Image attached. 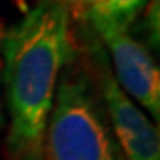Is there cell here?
Segmentation results:
<instances>
[{
  "mask_svg": "<svg viewBox=\"0 0 160 160\" xmlns=\"http://www.w3.org/2000/svg\"><path fill=\"white\" fill-rule=\"evenodd\" d=\"M69 18L62 0H38L4 36L7 148L16 160H43L59 78L73 59Z\"/></svg>",
  "mask_w": 160,
  "mask_h": 160,
  "instance_id": "6da1fadb",
  "label": "cell"
},
{
  "mask_svg": "<svg viewBox=\"0 0 160 160\" xmlns=\"http://www.w3.org/2000/svg\"><path fill=\"white\" fill-rule=\"evenodd\" d=\"M43 160H126L91 77L78 66L61 73L46 123Z\"/></svg>",
  "mask_w": 160,
  "mask_h": 160,
  "instance_id": "7a4b0ae2",
  "label": "cell"
},
{
  "mask_svg": "<svg viewBox=\"0 0 160 160\" xmlns=\"http://www.w3.org/2000/svg\"><path fill=\"white\" fill-rule=\"evenodd\" d=\"M98 92L116 141L126 160H160L158 130L142 109L119 87L109 64L98 61Z\"/></svg>",
  "mask_w": 160,
  "mask_h": 160,
  "instance_id": "3957f363",
  "label": "cell"
},
{
  "mask_svg": "<svg viewBox=\"0 0 160 160\" xmlns=\"http://www.w3.org/2000/svg\"><path fill=\"white\" fill-rule=\"evenodd\" d=\"M114 66V78L119 87L141 103L155 119L160 118V71L144 43L123 30L98 32Z\"/></svg>",
  "mask_w": 160,
  "mask_h": 160,
  "instance_id": "277c9868",
  "label": "cell"
},
{
  "mask_svg": "<svg viewBox=\"0 0 160 160\" xmlns=\"http://www.w3.org/2000/svg\"><path fill=\"white\" fill-rule=\"evenodd\" d=\"M148 0H96L82 16L94 32L123 30L128 32L142 14Z\"/></svg>",
  "mask_w": 160,
  "mask_h": 160,
  "instance_id": "5b68a950",
  "label": "cell"
},
{
  "mask_svg": "<svg viewBox=\"0 0 160 160\" xmlns=\"http://www.w3.org/2000/svg\"><path fill=\"white\" fill-rule=\"evenodd\" d=\"M160 0H148V4L142 11V20L139 23L141 32L146 39V48H155L158 50V41H160V9H158Z\"/></svg>",
  "mask_w": 160,
  "mask_h": 160,
  "instance_id": "8992f818",
  "label": "cell"
},
{
  "mask_svg": "<svg viewBox=\"0 0 160 160\" xmlns=\"http://www.w3.org/2000/svg\"><path fill=\"white\" fill-rule=\"evenodd\" d=\"M66 7L69 9V12H75V14H84V12L89 9V7L96 2V0H62Z\"/></svg>",
  "mask_w": 160,
  "mask_h": 160,
  "instance_id": "52a82bcc",
  "label": "cell"
},
{
  "mask_svg": "<svg viewBox=\"0 0 160 160\" xmlns=\"http://www.w3.org/2000/svg\"><path fill=\"white\" fill-rule=\"evenodd\" d=\"M0 123H2V114H0Z\"/></svg>",
  "mask_w": 160,
  "mask_h": 160,
  "instance_id": "ba28073f",
  "label": "cell"
}]
</instances>
